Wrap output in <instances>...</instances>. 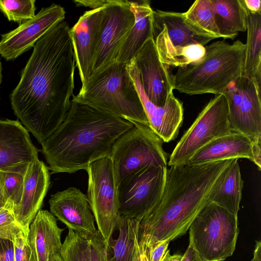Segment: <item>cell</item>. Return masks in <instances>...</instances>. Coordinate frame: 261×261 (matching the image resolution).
Listing matches in <instances>:
<instances>
[{
    "label": "cell",
    "instance_id": "obj_1",
    "mask_svg": "<svg viewBox=\"0 0 261 261\" xmlns=\"http://www.w3.org/2000/svg\"><path fill=\"white\" fill-rule=\"evenodd\" d=\"M70 30L63 20L36 42L10 96L15 115L41 145L70 108L76 66Z\"/></svg>",
    "mask_w": 261,
    "mask_h": 261
},
{
    "label": "cell",
    "instance_id": "obj_2",
    "mask_svg": "<svg viewBox=\"0 0 261 261\" xmlns=\"http://www.w3.org/2000/svg\"><path fill=\"white\" fill-rule=\"evenodd\" d=\"M231 160L173 165L167 168L160 202L140 222L138 245L147 250L159 243L170 242L185 234L209 203L216 182Z\"/></svg>",
    "mask_w": 261,
    "mask_h": 261
},
{
    "label": "cell",
    "instance_id": "obj_3",
    "mask_svg": "<svg viewBox=\"0 0 261 261\" xmlns=\"http://www.w3.org/2000/svg\"><path fill=\"white\" fill-rule=\"evenodd\" d=\"M133 125L128 120L71 100L65 120L41 144V151L52 173L86 170L91 162L110 156L117 139Z\"/></svg>",
    "mask_w": 261,
    "mask_h": 261
},
{
    "label": "cell",
    "instance_id": "obj_4",
    "mask_svg": "<svg viewBox=\"0 0 261 261\" xmlns=\"http://www.w3.org/2000/svg\"><path fill=\"white\" fill-rule=\"evenodd\" d=\"M245 44L214 42L205 47L199 60L178 67L172 75L174 89L189 95L223 94L226 88L243 75Z\"/></svg>",
    "mask_w": 261,
    "mask_h": 261
},
{
    "label": "cell",
    "instance_id": "obj_5",
    "mask_svg": "<svg viewBox=\"0 0 261 261\" xmlns=\"http://www.w3.org/2000/svg\"><path fill=\"white\" fill-rule=\"evenodd\" d=\"M116 61L91 75L71 100L128 120L148 125L138 91L126 68Z\"/></svg>",
    "mask_w": 261,
    "mask_h": 261
},
{
    "label": "cell",
    "instance_id": "obj_6",
    "mask_svg": "<svg viewBox=\"0 0 261 261\" xmlns=\"http://www.w3.org/2000/svg\"><path fill=\"white\" fill-rule=\"evenodd\" d=\"M189 230V244L202 261H224L236 248L239 232L238 216L209 202Z\"/></svg>",
    "mask_w": 261,
    "mask_h": 261
},
{
    "label": "cell",
    "instance_id": "obj_7",
    "mask_svg": "<svg viewBox=\"0 0 261 261\" xmlns=\"http://www.w3.org/2000/svg\"><path fill=\"white\" fill-rule=\"evenodd\" d=\"M134 125L114 142L110 154L117 186L126 177L146 166L167 167L164 143L148 125Z\"/></svg>",
    "mask_w": 261,
    "mask_h": 261
},
{
    "label": "cell",
    "instance_id": "obj_8",
    "mask_svg": "<svg viewBox=\"0 0 261 261\" xmlns=\"http://www.w3.org/2000/svg\"><path fill=\"white\" fill-rule=\"evenodd\" d=\"M88 175L87 198L97 230L108 243L117 230L121 219L119 212L118 186L110 156L91 162Z\"/></svg>",
    "mask_w": 261,
    "mask_h": 261
},
{
    "label": "cell",
    "instance_id": "obj_9",
    "mask_svg": "<svg viewBox=\"0 0 261 261\" xmlns=\"http://www.w3.org/2000/svg\"><path fill=\"white\" fill-rule=\"evenodd\" d=\"M232 132L228 119L226 97L223 94L215 95L177 143L167 165L188 164L192 156L205 145Z\"/></svg>",
    "mask_w": 261,
    "mask_h": 261
},
{
    "label": "cell",
    "instance_id": "obj_10",
    "mask_svg": "<svg viewBox=\"0 0 261 261\" xmlns=\"http://www.w3.org/2000/svg\"><path fill=\"white\" fill-rule=\"evenodd\" d=\"M167 167L150 165L124 179L118 185L121 217L140 221L160 202L165 188Z\"/></svg>",
    "mask_w": 261,
    "mask_h": 261
},
{
    "label": "cell",
    "instance_id": "obj_11",
    "mask_svg": "<svg viewBox=\"0 0 261 261\" xmlns=\"http://www.w3.org/2000/svg\"><path fill=\"white\" fill-rule=\"evenodd\" d=\"M223 94L226 97L228 119L234 132L246 136L261 146L260 88L243 75L230 84Z\"/></svg>",
    "mask_w": 261,
    "mask_h": 261
},
{
    "label": "cell",
    "instance_id": "obj_12",
    "mask_svg": "<svg viewBox=\"0 0 261 261\" xmlns=\"http://www.w3.org/2000/svg\"><path fill=\"white\" fill-rule=\"evenodd\" d=\"M92 74L117 60L121 47L135 22L130 1L107 0Z\"/></svg>",
    "mask_w": 261,
    "mask_h": 261
},
{
    "label": "cell",
    "instance_id": "obj_13",
    "mask_svg": "<svg viewBox=\"0 0 261 261\" xmlns=\"http://www.w3.org/2000/svg\"><path fill=\"white\" fill-rule=\"evenodd\" d=\"M65 13L64 8L60 5L53 3L49 7H43L34 18L2 35L1 56L7 61L16 59L33 47L54 25L64 20Z\"/></svg>",
    "mask_w": 261,
    "mask_h": 261
},
{
    "label": "cell",
    "instance_id": "obj_14",
    "mask_svg": "<svg viewBox=\"0 0 261 261\" xmlns=\"http://www.w3.org/2000/svg\"><path fill=\"white\" fill-rule=\"evenodd\" d=\"M134 60L146 95L155 105L163 107L173 94L172 74L160 60L153 38L144 44Z\"/></svg>",
    "mask_w": 261,
    "mask_h": 261
},
{
    "label": "cell",
    "instance_id": "obj_15",
    "mask_svg": "<svg viewBox=\"0 0 261 261\" xmlns=\"http://www.w3.org/2000/svg\"><path fill=\"white\" fill-rule=\"evenodd\" d=\"M50 213L68 228L88 239L97 229L87 196L80 190L70 187L50 196Z\"/></svg>",
    "mask_w": 261,
    "mask_h": 261
},
{
    "label": "cell",
    "instance_id": "obj_16",
    "mask_svg": "<svg viewBox=\"0 0 261 261\" xmlns=\"http://www.w3.org/2000/svg\"><path fill=\"white\" fill-rule=\"evenodd\" d=\"M126 68L138 91L150 128L164 142L173 141L177 137L182 124V103L172 94L163 107L155 105L143 89L134 59L127 63Z\"/></svg>",
    "mask_w": 261,
    "mask_h": 261
},
{
    "label": "cell",
    "instance_id": "obj_17",
    "mask_svg": "<svg viewBox=\"0 0 261 261\" xmlns=\"http://www.w3.org/2000/svg\"><path fill=\"white\" fill-rule=\"evenodd\" d=\"M103 6L85 12L70 30L76 66L82 84L92 72L104 16Z\"/></svg>",
    "mask_w": 261,
    "mask_h": 261
},
{
    "label": "cell",
    "instance_id": "obj_18",
    "mask_svg": "<svg viewBox=\"0 0 261 261\" xmlns=\"http://www.w3.org/2000/svg\"><path fill=\"white\" fill-rule=\"evenodd\" d=\"M28 130L17 120L0 118V172L25 167L38 159Z\"/></svg>",
    "mask_w": 261,
    "mask_h": 261
},
{
    "label": "cell",
    "instance_id": "obj_19",
    "mask_svg": "<svg viewBox=\"0 0 261 261\" xmlns=\"http://www.w3.org/2000/svg\"><path fill=\"white\" fill-rule=\"evenodd\" d=\"M153 17L154 36L174 46H204L217 38L189 19L184 13L156 10Z\"/></svg>",
    "mask_w": 261,
    "mask_h": 261
},
{
    "label": "cell",
    "instance_id": "obj_20",
    "mask_svg": "<svg viewBox=\"0 0 261 261\" xmlns=\"http://www.w3.org/2000/svg\"><path fill=\"white\" fill-rule=\"evenodd\" d=\"M247 159L261 169V146L246 136L232 132L210 142L198 150L188 164H201L233 159Z\"/></svg>",
    "mask_w": 261,
    "mask_h": 261
},
{
    "label": "cell",
    "instance_id": "obj_21",
    "mask_svg": "<svg viewBox=\"0 0 261 261\" xmlns=\"http://www.w3.org/2000/svg\"><path fill=\"white\" fill-rule=\"evenodd\" d=\"M49 185L50 173L44 163L38 159L30 163L24 175L21 201L13 210L16 220L27 232L41 210Z\"/></svg>",
    "mask_w": 261,
    "mask_h": 261
},
{
    "label": "cell",
    "instance_id": "obj_22",
    "mask_svg": "<svg viewBox=\"0 0 261 261\" xmlns=\"http://www.w3.org/2000/svg\"><path fill=\"white\" fill-rule=\"evenodd\" d=\"M56 218L47 210H40L29 227V241L34 261H49L60 252L61 235Z\"/></svg>",
    "mask_w": 261,
    "mask_h": 261
},
{
    "label": "cell",
    "instance_id": "obj_23",
    "mask_svg": "<svg viewBox=\"0 0 261 261\" xmlns=\"http://www.w3.org/2000/svg\"><path fill=\"white\" fill-rule=\"evenodd\" d=\"M134 24L124 41L116 61L128 63L150 38H153V10L148 1H130Z\"/></svg>",
    "mask_w": 261,
    "mask_h": 261
},
{
    "label": "cell",
    "instance_id": "obj_24",
    "mask_svg": "<svg viewBox=\"0 0 261 261\" xmlns=\"http://www.w3.org/2000/svg\"><path fill=\"white\" fill-rule=\"evenodd\" d=\"M243 185L238 159H231L216 182L208 202L238 216Z\"/></svg>",
    "mask_w": 261,
    "mask_h": 261
},
{
    "label": "cell",
    "instance_id": "obj_25",
    "mask_svg": "<svg viewBox=\"0 0 261 261\" xmlns=\"http://www.w3.org/2000/svg\"><path fill=\"white\" fill-rule=\"evenodd\" d=\"M216 24L224 39L233 40L247 27V11L243 0H212Z\"/></svg>",
    "mask_w": 261,
    "mask_h": 261
},
{
    "label": "cell",
    "instance_id": "obj_26",
    "mask_svg": "<svg viewBox=\"0 0 261 261\" xmlns=\"http://www.w3.org/2000/svg\"><path fill=\"white\" fill-rule=\"evenodd\" d=\"M247 11V35L243 64V75L253 80L260 88L261 12Z\"/></svg>",
    "mask_w": 261,
    "mask_h": 261
},
{
    "label": "cell",
    "instance_id": "obj_27",
    "mask_svg": "<svg viewBox=\"0 0 261 261\" xmlns=\"http://www.w3.org/2000/svg\"><path fill=\"white\" fill-rule=\"evenodd\" d=\"M140 222L135 219L121 217L117 228L118 236L115 239L111 238L109 243L112 253L111 261H133Z\"/></svg>",
    "mask_w": 261,
    "mask_h": 261
},
{
    "label": "cell",
    "instance_id": "obj_28",
    "mask_svg": "<svg viewBox=\"0 0 261 261\" xmlns=\"http://www.w3.org/2000/svg\"><path fill=\"white\" fill-rule=\"evenodd\" d=\"M154 40L160 60L167 66H185L199 60L205 52L201 45L174 46L158 36Z\"/></svg>",
    "mask_w": 261,
    "mask_h": 261
},
{
    "label": "cell",
    "instance_id": "obj_29",
    "mask_svg": "<svg viewBox=\"0 0 261 261\" xmlns=\"http://www.w3.org/2000/svg\"><path fill=\"white\" fill-rule=\"evenodd\" d=\"M28 167L0 172V178L6 201L5 206L13 210L19 205L21 201L24 178Z\"/></svg>",
    "mask_w": 261,
    "mask_h": 261
},
{
    "label": "cell",
    "instance_id": "obj_30",
    "mask_svg": "<svg viewBox=\"0 0 261 261\" xmlns=\"http://www.w3.org/2000/svg\"><path fill=\"white\" fill-rule=\"evenodd\" d=\"M184 13L204 31L217 38H221L215 21L212 0H197Z\"/></svg>",
    "mask_w": 261,
    "mask_h": 261
},
{
    "label": "cell",
    "instance_id": "obj_31",
    "mask_svg": "<svg viewBox=\"0 0 261 261\" xmlns=\"http://www.w3.org/2000/svg\"><path fill=\"white\" fill-rule=\"evenodd\" d=\"M35 0H0V11L10 21L20 24L35 16Z\"/></svg>",
    "mask_w": 261,
    "mask_h": 261
},
{
    "label": "cell",
    "instance_id": "obj_32",
    "mask_svg": "<svg viewBox=\"0 0 261 261\" xmlns=\"http://www.w3.org/2000/svg\"><path fill=\"white\" fill-rule=\"evenodd\" d=\"M88 239L68 229L60 254L62 261H88Z\"/></svg>",
    "mask_w": 261,
    "mask_h": 261
},
{
    "label": "cell",
    "instance_id": "obj_33",
    "mask_svg": "<svg viewBox=\"0 0 261 261\" xmlns=\"http://www.w3.org/2000/svg\"><path fill=\"white\" fill-rule=\"evenodd\" d=\"M29 233L23 229L16 219L13 210L5 206L0 210V238L14 242L23 233Z\"/></svg>",
    "mask_w": 261,
    "mask_h": 261
},
{
    "label": "cell",
    "instance_id": "obj_34",
    "mask_svg": "<svg viewBox=\"0 0 261 261\" xmlns=\"http://www.w3.org/2000/svg\"><path fill=\"white\" fill-rule=\"evenodd\" d=\"M87 249L88 261H111L112 253L109 244L98 230L88 239Z\"/></svg>",
    "mask_w": 261,
    "mask_h": 261
},
{
    "label": "cell",
    "instance_id": "obj_35",
    "mask_svg": "<svg viewBox=\"0 0 261 261\" xmlns=\"http://www.w3.org/2000/svg\"><path fill=\"white\" fill-rule=\"evenodd\" d=\"M15 261H34L29 241V233H23L17 238L14 242Z\"/></svg>",
    "mask_w": 261,
    "mask_h": 261
},
{
    "label": "cell",
    "instance_id": "obj_36",
    "mask_svg": "<svg viewBox=\"0 0 261 261\" xmlns=\"http://www.w3.org/2000/svg\"><path fill=\"white\" fill-rule=\"evenodd\" d=\"M170 242L159 243L146 250L148 261H162Z\"/></svg>",
    "mask_w": 261,
    "mask_h": 261
},
{
    "label": "cell",
    "instance_id": "obj_37",
    "mask_svg": "<svg viewBox=\"0 0 261 261\" xmlns=\"http://www.w3.org/2000/svg\"><path fill=\"white\" fill-rule=\"evenodd\" d=\"M0 261H15L12 241L0 238Z\"/></svg>",
    "mask_w": 261,
    "mask_h": 261
},
{
    "label": "cell",
    "instance_id": "obj_38",
    "mask_svg": "<svg viewBox=\"0 0 261 261\" xmlns=\"http://www.w3.org/2000/svg\"><path fill=\"white\" fill-rule=\"evenodd\" d=\"M181 261H202L190 244L182 254Z\"/></svg>",
    "mask_w": 261,
    "mask_h": 261
},
{
    "label": "cell",
    "instance_id": "obj_39",
    "mask_svg": "<svg viewBox=\"0 0 261 261\" xmlns=\"http://www.w3.org/2000/svg\"><path fill=\"white\" fill-rule=\"evenodd\" d=\"M77 6L89 7L92 9L103 6L107 0H96V1H73Z\"/></svg>",
    "mask_w": 261,
    "mask_h": 261
},
{
    "label": "cell",
    "instance_id": "obj_40",
    "mask_svg": "<svg viewBox=\"0 0 261 261\" xmlns=\"http://www.w3.org/2000/svg\"><path fill=\"white\" fill-rule=\"evenodd\" d=\"M248 11L251 13L261 12L260 0H243Z\"/></svg>",
    "mask_w": 261,
    "mask_h": 261
},
{
    "label": "cell",
    "instance_id": "obj_41",
    "mask_svg": "<svg viewBox=\"0 0 261 261\" xmlns=\"http://www.w3.org/2000/svg\"><path fill=\"white\" fill-rule=\"evenodd\" d=\"M182 255L180 254H174L171 255L170 250H167L162 261H181Z\"/></svg>",
    "mask_w": 261,
    "mask_h": 261
},
{
    "label": "cell",
    "instance_id": "obj_42",
    "mask_svg": "<svg viewBox=\"0 0 261 261\" xmlns=\"http://www.w3.org/2000/svg\"><path fill=\"white\" fill-rule=\"evenodd\" d=\"M250 261H261V242L260 241H256L253 257Z\"/></svg>",
    "mask_w": 261,
    "mask_h": 261
},
{
    "label": "cell",
    "instance_id": "obj_43",
    "mask_svg": "<svg viewBox=\"0 0 261 261\" xmlns=\"http://www.w3.org/2000/svg\"><path fill=\"white\" fill-rule=\"evenodd\" d=\"M138 261H148L146 253V249L143 247L139 246V245Z\"/></svg>",
    "mask_w": 261,
    "mask_h": 261
},
{
    "label": "cell",
    "instance_id": "obj_44",
    "mask_svg": "<svg viewBox=\"0 0 261 261\" xmlns=\"http://www.w3.org/2000/svg\"><path fill=\"white\" fill-rule=\"evenodd\" d=\"M6 205V201L4 198L3 188L1 182V180L0 178V210L4 207Z\"/></svg>",
    "mask_w": 261,
    "mask_h": 261
},
{
    "label": "cell",
    "instance_id": "obj_45",
    "mask_svg": "<svg viewBox=\"0 0 261 261\" xmlns=\"http://www.w3.org/2000/svg\"><path fill=\"white\" fill-rule=\"evenodd\" d=\"M49 261H62L60 252L54 254L51 257Z\"/></svg>",
    "mask_w": 261,
    "mask_h": 261
},
{
    "label": "cell",
    "instance_id": "obj_46",
    "mask_svg": "<svg viewBox=\"0 0 261 261\" xmlns=\"http://www.w3.org/2000/svg\"><path fill=\"white\" fill-rule=\"evenodd\" d=\"M138 244H137V251L133 261H138Z\"/></svg>",
    "mask_w": 261,
    "mask_h": 261
},
{
    "label": "cell",
    "instance_id": "obj_47",
    "mask_svg": "<svg viewBox=\"0 0 261 261\" xmlns=\"http://www.w3.org/2000/svg\"><path fill=\"white\" fill-rule=\"evenodd\" d=\"M2 81V64L0 60V84Z\"/></svg>",
    "mask_w": 261,
    "mask_h": 261
}]
</instances>
